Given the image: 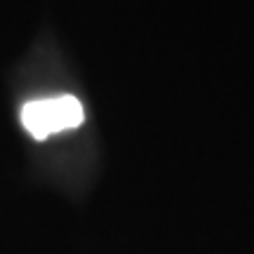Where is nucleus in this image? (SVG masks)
I'll return each instance as SVG.
<instances>
[{
	"label": "nucleus",
	"instance_id": "obj_1",
	"mask_svg": "<svg viewBox=\"0 0 254 254\" xmlns=\"http://www.w3.org/2000/svg\"><path fill=\"white\" fill-rule=\"evenodd\" d=\"M21 125L33 139L43 141L55 132L73 129L85 120L82 104L73 94H59L50 99H33L21 106Z\"/></svg>",
	"mask_w": 254,
	"mask_h": 254
}]
</instances>
